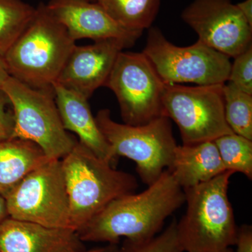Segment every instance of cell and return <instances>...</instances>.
<instances>
[{"label": "cell", "instance_id": "cell-1", "mask_svg": "<svg viewBox=\"0 0 252 252\" xmlns=\"http://www.w3.org/2000/svg\"><path fill=\"white\" fill-rule=\"evenodd\" d=\"M185 203L183 189L167 169L141 193L114 199L77 233L83 243L147 240L158 234L165 220Z\"/></svg>", "mask_w": 252, "mask_h": 252}, {"label": "cell", "instance_id": "cell-2", "mask_svg": "<svg viewBox=\"0 0 252 252\" xmlns=\"http://www.w3.org/2000/svg\"><path fill=\"white\" fill-rule=\"evenodd\" d=\"M76 41L66 28L40 3L14 44L4 56L11 77L33 89L54 91Z\"/></svg>", "mask_w": 252, "mask_h": 252}, {"label": "cell", "instance_id": "cell-3", "mask_svg": "<svg viewBox=\"0 0 252 252\" xmlns=\"http://www.w3.org/2000/svg\"><path fill=\"white\" fill-rule=\"evenodd\" d=\"M226 170L205 183L183 189L187 210L177 230L184 252H233L238 227L228 198Z\"/></svg>", "mask_w": 252, "mask_h": 252}, {"label": "cell", "instance_id": "cell-4", "mask_svg": "<svg viewBox=\"0 0 252 252\" xmlns=\"http://www.w3.org/2000/svg\"><path fill=\"white\" fill-rule=\"evenodd\" d=\"M70 211L71 228L77 232L114 199L135 193V176L120 171L77 141L61 159Z\"/></svg>", "mask_w": 252, "mask_h": 252}, {"label": "cell", "instance_id": "cell-5", "mask_svg": "<svg viewBox=\"0 0 252 252\" xmlns=\"http://www.w3.org/2000/svg\"><path fill=\"white\" fill-rule=\"evenodd\" d=\"M94 118L114 154L133 160L145 185H152L172 167L177 145L168 117L161 116L144 125L131 126L116 122L110 110L104 109Z\"/></svg>", "mask_w": 252, "mask_h": 252}, {"label": "cell", "instance_id": "cell-6", "mask_svg": "<svg viewBox=\"0 0 252 252\" xmlns=\"http://www.w3.org/2000/svg\"><path fill=\"white\" fill-rule=\"evenodd\" d=\"M1 90L14 115L11 139L31 141L49 159H62L70 152L77 140L63 126L54 91L33 89L11 76Z\"/></svg>", "mask_w": 252, "mask_h": 252}, {"label": "cell", "instance_id": "cell-7", "mask_svg": "<svg viewBox=\"0 0 252 252\" xmlns=\"http://www.w3.org/2000/svg\"><path fill=\"white\" fill-rule=\"evenodd\" d=\"M142 53L165 84L219 85L229 77V57L198 40L186 47L174 45L157 28H149Z\"/></svg>", "mask_w": 252, "mask_h": 252}, {"label": "cell", "instance_id": "cell-8", "mask_svg": "<svg viewBox=\"0 0 252 252\" xmlns=\"http://www.w3.org/2000/svg\"><path fill=\"white\" fill-rule=\"evenodd\" d=\"M223 86L165 84L163 115L178 126L184 145L214 141L233 133L225 119Z\"/></svg>", "mask_w": 252, "mask_h": 252}, {"label": "cell", "instance_id": "cell-9", "mask_svg": "<svg viewBox=\"0 0 252 252\" xmlns=\"http://www.w3.org/2000/svg\"><path fill=\"white\" fill-rule=\"evenodd\" d=\"M6 201L9 216L14 220L72 229L61 159H50L28 174Z\"/></svg>", "mask_w": 252, "mask_h": 252}, {"label": "cell", "instance_id": "cell-10", "mask_svg": "<svg viewBox=\"0 0 252 252\" xmlns=\"http://www.w3.org/2000/svg\"><path fill=\"white\" fill-rule=\"evenodd\" d=\"M104 86L117 96L124 124L144 125L164 116L165 84L143 53L122 51Z\"/></svg>", "mask_w": 252, "mask_h": 252}, {"label": "cell", "instance_id": "cell-11", "mask_svg": "<svg viewBox=\"0 0 252 252\" xmlns=\"http://www.w3.org/2000/svg\"><path fill=\"white\" fill-rule=\"evenodd\" d=\"M182 18L198 41L228 57L235 59L252 46V27L230 0H194Z\"/></svg>", "mask_w": 252, "mask_h": 252}, {"label": "cell", "instance_id": "cell-12", "mask_svg": "<svg viewBox=\"0 0 252 252\" xmlns=\"http://www.w3.org/2000/svg\"><path fill=\"white\" fill-rule=\"evenodd\" d=\"M131 46L116 38L94 41L91 45H76L55 83L89 99L104 86L119 54Z\"/></svg>", "mask_w": 252, "mask_h": 252}, {"label": "cell", "instance_id": "cell-13", "mask_svg": "<svg viewBox=\"0 0 252 252\" xmlns=\"http://www.w3.org/2000/svg\"><path fill=\"white\" fill-rule=\"evenodd\" d=\"M46 6L75 41L116 38L133 45L141 36L118 24L97 2L87 0H50Z\"/></svg>", "mask_w": 252, "mask_h": 252}, {"label": "cell", "instance_id": "cell-14", "mask_svg": "<svg viewBox=\"0 0 252 252\" xmlns=\"http://www.w3.org/2000/svg\"><path fill=\"white\" fill-rule=\"evenodd\" d=\"M85 250L77 232L8 217L0 225V252H73Z\"/></svg>", "mask_w": 252, "mask_h": 252}, {"label": "cell", "instance_id": "cell-15", "mask_svg": "<svg viewBox=\"0 0 252 252\" xmlns=\"http://www.w3.org/2000/svg\"><path fill=\"white\" fill-rule=\"evenodd\" d=\"M55 101L66 130L74 132L79 142L104 161L115 166L118 157L99 130L88 98L54 83Z\"/></svg>", "mask_w": 252, "mask_h": 252}, {"label": "cell", "instance_id": "cell-16", "mask_svg": "<svg viewBox=\"0 0 252 252\" xmlns=\"http://www.w3.org/2000/svg\"><path fill=\"white\" fill-rule=\"evenodd\" d=\"M168 170L183 189L209 182L226 171L214 141L177 146Z\"/></svg>", "mask_w": 252, "mask_h": 252}, {"label": "cell", "instance_id": "cell-17", "mask_svg": "<svg viewBox=\"0 0 252 252\" xmlns=\"http://www.w3.org/2000/svg\"><path fill=\"white\" fill-rule=\"evenodd\" d=\"M49 160L31 141L9 139L0 142V194L6 198L25 177Z\"/></svg>", "mask_w": 252, "mask_h": 252}, {"label": "cell", "instance_id": "cell-18", "mask_svg": "<svg viewBox=\"0 0 252 252\" xmlns=\"http://www.w3.org/2000/svg\"><path fill=\"white\" fill-rule=\"evenodd\" d=\"M97 2L122 27L142 34L157 17L160 0H97Z\"/></svg>", "mask_w": 252, "mask_h": 252}, {"label": "cell", "instance_id": "cell-19", "mask_svg": "<svg viewBox=\"0 0 252 252\" xmlns=\"http://www.w3.org/2000/svg\"><path fill=\"white\" fill-rule=\"evenodd\" d=\"M34 12L35 8L22 0H0V56L4 57Z\"/></svg>", "mask_w": 252, "mask_h": 252}, {"label": "cell", "instance_id": "cell-20", "mask_svg": "<svg viewBox=\"0 0 252 252\" xmlns=\"http://www.w3.org/2000/svg\"><path fill=\"white\" fill-rule=\"evenodd\" d=\"M225 121L233 133L252 140V94L229 82L223 86Z\"/></svg>", "mask_w": 252, "mask_h": 252}, {"label": "cell", "instance_id": "cell-21", "mask_svg": "<svg viewBox=\"0 0 252 252\" xmlns=\"http://www.w3.org/2000/svg\"><path fill=\"white\" fill-rule=\"evenodd\" d=\"M225 170L252 179V140L231 133L214 140Z\"/></svg>", "mask_w": 252, "mask_h": 252}, {"label": "cell", "instance_id": "cell-22", "mask_svg": "<svg viewBox=\"0 0 252 252\" xmlns=\"http://www.w3.org/2000/svg\"><path fill=\"white\" fill-rule=\"evenodd\" d=\"M177 220H172L162 233L147 240L125 239L120 252H184L177 234Z\"/></svg>", "mask_w": 252, "mask_h": 252}, {"label": "cell", "instance_id": "cell-23", "mask_svg": "<svg viewBox=\"0 0 252 252\" xmlns=\"http://www.w3.org/2000/svg\"><path fill=\"white\" fill-rule=\"evenodd\" d=\"M227 82L252 94V46L235 58Z\"/></svg>", "mask_w": 252, "mask_h": 252}, {"label": "cell", "instance_id": "cell-24", "mask_svg": "<svg viewBox=\"0 0 252 252\" xmlns=\"http://www.w3.org/2000/svg\"><path fill=\"white\" fill-rule=\"evenodd\" d=\"M9 99L3 91L0 90V142L9 140L14 130V120Z\"/></svg>", "mask_w": 252, "mask_h": 252}, {"label": "cell", "instance_id": "cell-25", "mask_svg": "<svg viewBox=\"0 0 252 252\" xmlns=\"http://www.w3.org/2000/svg\"><path fill=\"white\" fill-rule=\"evenodd\" d=\"M235 246L236 250L233 252H252V226L243 224L238 228Z\"/></svg>", "mask_w": 252, "mask_h": 252}, {"label": "cell", "instance_id": "cell-26", "mask_svg": "<svg viewBox=\"0 0 252 252\" xmlns=\"http://www.w3.org/2000/svg\"><path fill=\"white\" fill-rule=\"evenodd\" d=\"M247 22L252 27V0H245L236 4Z\"/></svg>", "mask_w": 252, "mask_h": 252}, {"label": "cell", "instance_id": "cell-27", "mask_svg": "<svg viewBox=\"0 0 252 252\" xmlns=\"http://www.w3.org/2000/svg\"><path fill=\"white\" fill-rule=\"evenodd\" d=\"M73 252H120V247L117 244H107L106 246L102 247V248Z\"/></svg>", "mask_w": 252, "mask_h": 252}, {"label": "cell", "instance_id": "cell-28", "mask_svg": "<svg viewBox=\"0 0 252 252\" xmlns=\"http://www.w3.org/2000/svg\"><path fill=\"white\" fill-rule=\"evenodd\" d=\"M10 77L9 71L6 67V63H5L4 58L0 56V90L2 88L5 81L7 80L8 78Z\"/></svg>", "mask_w": 252, "mask_h": 252}, {"label": "cell", "instance_id": "cell-29", "mask_svg": "<svg viewBox=\"0 0 252 252\" xmlns=\"http://www.w3.org/2000/svg\"><path fill=\"white\" fill-rule=\"evenodd\" d=\"M9 217L6 198L0 194V225Z\"/></svg>", "mask_w": 252, "mask_h": 252}, {"label": "cell", "instance_id": "cell-30", "mask_svg": "<svg viewBox=\"0 0 252 252\" xmlns=\"http://www.w3.org/2000/svg\"><path fill=\"white\" fill-rule=\"evenodd\" d=\"M87 1H92V2H97V0H87Z\"/></svg>", "mask_w": 252, "mask_h": 252}]
</instances>
